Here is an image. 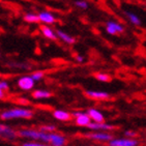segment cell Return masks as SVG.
Returning <instances> with one entry per match:
<instances>
[{
    "label": "cell",
    "mask_w": 146,
    "mask_h": 146,
    "mask_svg": "<svg viewBox=\"0 0 146 146\" xmlns=\"http://www.w3.org/2000/svg\"><path fill=\"white\" fill-rule=\"evenodd\" d=\"M34 112L28 108H11L4 110L0 113L1 120H11V119H29L32 118Z\"/></svg>",
    "instance_id": "obj_1"
},
{
    "label": "cell",
    "mask_w": 146,
    "mask_h": 146,
    "mask_svg": "<svg viewBox=\"0 0 146 146\" xmlns=\"http://www.w3.org/2000/svg\"><path fill=\"white\" fill-rule=\"evenodd\" d=\"M18 132V136L23 139H27L31 141H39L48 144L49 142V134L50 133H44L39 129H21Z\"/></svg>",
    "instance_id": "obj_2"
},
{
    "label": "cell",
    "mask_w": 146,
    "mask_h": 146,
    "mask_svg": "<svg viewBox=\"0 0 146 146\" xmlns=\"http://www.w3.org/2000/svg\"><path fill=\"white\" fill-rule=\"evenodd\" d=\"M0 138H2L6 141H15L19 138V136H18V132L16 129L6 125V124L0 123Z\"/></svg>",
    "instance_id": "obj_3"
},
{
    "label": "cell",
    "mask_w": 146,
    "mask_h": 146,
    "mask_svg": "<svg viewBox=\"0 0 146 146\" xmlns=\"http://www.w3.org/2000/svg\"><path fill=\"white\" fill-rule=\"evenodd\" d=\"M139 141L132 138H113L108 142V146H138Z\"/></svg>",
    "instance_id": "obj_4"
},
{
    "label": "cell",
    "mask_w": 146,
    "mask_h": 146,
    "mask_svg": "<svg viewBox=\"0 0 146 146\" xmlns=\"http://www.w3.org/2000/svg\"><path fill=\"white\" fill-rule=\"evenodd\" d=\"M88 139L96 142H109L113 139V135L109 132H93L86 135Z\"/></svg>",
    "instance_id": "obj_5"
},
{
    "label": "cell",
    "mask_w": 146,
    "mask_h": 146,
    "mask_svg": "<svg viewBox=\"0 0 146 146\" xmlns=\"http://www.w3.org/2000/svg\"><path fill=\"white\" fill-rule=\"evenodd\" d=\"M72 117L75 118V123L79 127H87L88 124L91 122L89 116L86 112L82 111H75L72 113Z\"/></svg>",
    "instance_id": "obj_6"
},
{
    "label": "cell",
    "mask_w": 146,
    "mask_h": 146,
    "mask_svg": "<svg viewBox=\"0 0 146 146\" xmlns=\"http://www.w3.org/2000/svg\"><path fill=\"white\" fill-rule=\"evenodd\" d=\"M105 29L107 31V33L110 35H115V34H120L124 31L123 25H121L120 23L116 21H108L106 22Z\"/></svg>",
    "instance_id": "obj_7"
},
{
    "label": "cell",
    "mask_w": 146,
    "mask_h": 146,
    "mask_svg": "<svg viewBox=\"0 0 146 146\" xmlns=\"http://www.w3.org/2000/svg\"><path fill=\"white\" fill-rule=\"evenodd\" d=\"M17 85L18 87L23 91H29V90H32L34 88L35 82L32 80L30 76H23L18 79Z\"/></svg>",
    "instance_id": "obj_8"
},
{
    "label": "cell",
    "mask_w": 146,
    "mask_h": 146,
    "mask_svg": "<svg viewBox=\"0 0 146 146\" xmlns=\"http://www.w3.org/2000/svg\"><path fill=\"white\" fill-rule=\"evenodd\" d=\"M68 143V139L58 133H50L49 134V142L50 146H65Z\"/></svg>",
    "instance_id": "obj_9"
},
{
    "label": "cell",
    "mask_w": 146,
    "mask_h": 146,
    "mask_svg": "<svg viewBox=\"0 0 146 146\" xmlns=\"http://www.w3.org/2000/svg\"><path fill=\"white\" fill-rule=\"evenodd\" d=\"M86 127L93 132H110V131L115 129L114 125L107 123V122H93V121H91Z\"/></svg>",
    "instance_id": "obj_10"
},
{
    "label": "cell",
    "mask_w": 146,
    "mask_h": 146,
    "mask_svg": "<svg viewBox=\"0 0 146 146\" xmlns=\"http://www.w3.org/2000/svg\"><path fill=\"white\" fill-rule=\"evenodd\" d=\"M85 96L89 98L90 100H98V101H104L109 100L111 98L109 93L106 91H100V90H86Z\"/></svg>",
    "instance_id": "obj_11"
},
{
    "label": "cell",
    "mask_w": 146,
    "mask_h": 146,
    "mask_svg": "<svg viewBox=\"0 0 146 146\" xmlns=\"http://www.w3.org/2000/svg\"><path fill=\"white\" fill-rule=\"evenodd\" d=\"M37 16H38L39 23H42V24L52 25V24H55V22H56L55 16L50 11H40L39 14H37Z\"/></svg>",
    "instance_id": "obj_12"
},
{
    "label": "cell",
    "mask_w": 146,
    "mask_h": 146,
    "mask_svg": "<svg viewBox=\"0 0 146 146\" xmlns=\"http://www.w3.org/2000/svg\"><path fill=\"white\" fill-rule=\"evenodd\" d=\"M86 113L89 116L90 120L93 121V122H105L104 114L100 110L96 109V108H89L86 111Z\"/></svg>",
    "instance_id": "obj_13"
},
{
    "label": "cell",
    "mask_w": 146,
    "mask_h": 146,
    "mask_svg": "<svg viewBox=\"0 0 146 146\" xmlns=\"http://www.w3.org/2000/svg\"><path fill=\"white\" fill-rule=\"evenodd\" d=\"M55 32H56L57 38H59L61 42H65V44H68V45H74V44L76 42V38H75V37L70 35V34L66 33L65 31L61 30V29H56Z\"/></svg>",
    "instance_id": "obj_14"
},
{
    "label": "cell",
    "mask_w": 146,
    "mask_h": 146,
    "mask_svg": "<svg viewBox=\"0 0 146 146\" xmlns=\"http://www.w3.org/2000/svg\"><path fill=\"white\" fill-rule=\"evenodd\" d=\"M52 115L55 119L59 121H70L72 119V113L64 111V110H54Z\"/></svg>",
    "instance_id": "obj_15"
},
{
    "label": "cell",
    "mask_w": 146,
    "mask_h": 146,
    "mask_svg": "<svg viewBox=\"0 0 146 146\" xmlns=\"http://www.w3.org/2000/svg\"><path fill=\"white\" fill-rule=\"evenodd\" d=\"M40 32L46 38L48 39H52V40H57V35L55 30L51 28L50 26L48 25H42L40 26Z\"/></svg>",
    "instance_id": "obj_16"
},
{
    "label": "cell",
    "mask_w": 146,
    "mask_h": 146,
    "mask_svg": "<svg viewBox=\"0 0 146 146\" xmlns=\"http://www.w3.org/2000/svg\"><path fill=\"white\" fill-rule=\"evenodd\" d=\"M53 96V93L46 89H36L32 92V98L34 100H47Z\"/></svg>",
    "instance_id": "obj_17"
},
{
    "label": "cell",
    "mask_w": 146,
    "mask_h": 146,
    "mask_svg": "<svg viewBox=\"0 0 146 146\" xmlns=\"http://www.w3.org/2000/svg\"><path fill=\"white\" fill-rule=\"evenodd\" d=\"M124 15L127 16V18L129 19V21L132 23L133 25L135 26H140L141 25V19L139 18V16H137L134 13H131V11H124Z\"/></svg>",
    "instance_id": "obj_18"
},
{
    "label": "cell",
    "mask_w": 146,
    "mask_h": 146,
    "mask_svg": "<svg viewBox=\"0 0 146 146\" xmlns=\"http://www.w3.org/2000/svg\"><path fill=\"white\" fill-rule=\"evenodd\" d=\"M24 21H26L27 23H39L38 16L34 13H27L24 15Z\"/></svg>",
    "instance_id": "obj_19"
},
{
    "label": "cell",
    "mask_w": 146,
    "mask_h": 146,
    "mask_svg": "<svg viewBox=\"0 0 146 146\" xmlns=\"http://www.w3.org/2000/svg\"><path fill=\"white\" fill-rule=\"evenodd\" d=\"M94 78L98 80L100 82H110L111 81V77L106 73H96L94 74Z\"/></svg>",
    "instance_id": "obj_20"
},
{
    "label": "cell",
    "mask_w": 146,
    "mask_h": 146,
    "mask_svg": "<svg viewBox=\"0 0 146 146\" xmlns=\"http://www.w3.org/2000/svg\"><path fill=\"white\" fill-rule=\"evenodd\" d=\"M30 77L32 78V80H33L34 82H38V81H40V80L44 79V77H45V73L42 72V70H36V72H34V73L31 74Z\"/></svg>",
    "instance_id": "obj_21"
},
{
    "label": "cell",
    "mask_w": 146,
    "mask_h": 146,
    "mask_svg": "<svg viewBox=\"0 0 146 146\" xmlns=\"http://www.w3.org/2000/svg\"><path fill=\"white\" fill-rule=\"evenodd\" d=\"M38 129L44 133H54L56 132L57 127L53 124H45V125H42Z\"/></svg>",
    "instance_id": "obj_22"
},
{
    "label": "cell",
    "mask_w": 146,
    "mask_h": 146,
    "mask_svg": "<svg viewBox=\"0 0 146 146\" xmlns=\"http://www.w3.org/2000/svg\"><path fill=\"white\" fill-rule=\"evenodd\" d=\"M21 146H50L49 144L39 142V141H26L21 144Z\"/></svg>",
    "instance_id": "obj_23"
},
{
    "label": "cell",
    "mask_w": 146,
    "mask_h": 146,
    "mask_svg": "<svg viewBox=\"0 0 146 146\" xmlns=\"http://www.w3.org/2000/svg\"><path fill=\"white\" fill-rule=\"evenodd\" d=\"M75 5H76L78 9H88V3H87V1H85V0H77L76 2H75Z\"/></svg>",
    "instance_id": "obj_24"
},
{
    "label": "cell",
    "mask_w": 146,
    "mask_h": 146,
    "mask_svg": "<svg viewBox=\"0 0 146 146\" xmlns=\"http://www.w3.org/2000/svg\"><path fill=\"white\" fill-rule=\"evenodd\" d=\"M138 136L137 132L133 131V129H127L124 132V137L125 138H132V139H136V137Z\"/></svg>",
    "instance_id": "obj_25"
},
{
    "label": "cell",
    "mask_w": 146,
    "mask_h": 146,
    "mask_svg": "<svg viewBox=\"0 0 146 146\" xmlns=\"http://www.w3.org/2000/svg\"><path fill=\"white\" fill-rule=\"evenodd\" d=\"M0 88L2 90H4V91H7V90L9 89V82L4 81V80H1V81H0Z\"/></svg>",
    "instance_id": "obj_26"
},
{
    "label": "cell",
    "mask_w": 146,
    "mask_h": 146,
    "mask_svg": "<svg viewBox=\"0 0 146 146\" xmlns=\"http://www.w3.org/2000/svg\"><path fill=\"white\" fill-rule=\"evenodd\" d=\"M75 59H76V61L79 62V63H82V62L84 61V57L82 56V55H80V54H78V55H76V57H75Z\"/></svg>",
    "instance_id": "obj_27"
},
{
    "label": "cell",
    "mask_w": 146,
    "mask_h": 146,
    "mask_svg": "<svg viewBox=\"0 0 146 146\" xmlns=\"http://www.w3.org/2000/svg\"><path fill=\"white\" fill-rule=\"evenodd\" d=\"M4 98H5V91L0 88V100H3Z\"/></svg>",
    "instance_id": "obj_28"
},
{
    "label": "cell",
    "mask_w": 146,
    "mask_h": 146,
    "mask_svg": "<svg viewBox=\"0 0 146 146\" xmlns=\"http://www.w3.org/2000/svg\"><path fill=\"white\" fill-rule=\"evenodd\" d=\"M0 56H1V52H0Z\"/></svg>",
    "instance_id": "obj_29"
}]
</instances>
